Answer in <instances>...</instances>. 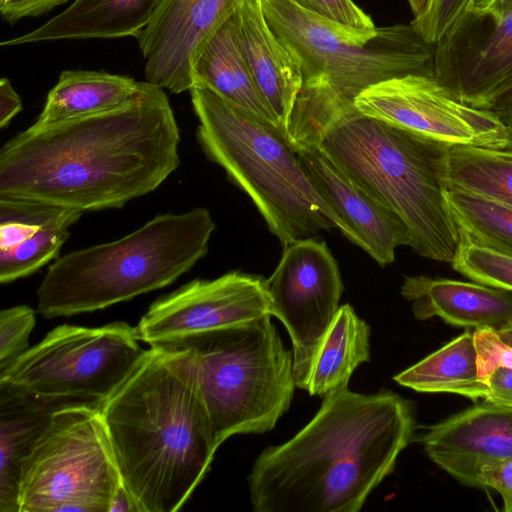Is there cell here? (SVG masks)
I'll return each instance as SVG.
<instances>
[{
	"label": "cell",
	"mask_w": 512,
	"mask_h": 512,
	"mask_svg": "<svg viewBox=\"0 0 512 512\" xmlns=\"http://www.w3.org/2000/svg\"><path fill=\"white\" fill-rule=\"evenodd\" d=\"M180 130L164 89L146 81L111 109L34 122L0 150V197L84 212L122 208L180 164Z\"/></svg>",
	"instance_id": "obj_1"
},
{
	"label": "cell",
	"mask_w": 512,
	"mask_h": 512,
	"mask_svg": "<svg viewBox=\"0 0 512 512\" xmlns=\"http://www.w3.org/2000/svg\"><path fill=\"white\" fill-rule=\"evenodd\" d=\"M412 403L348 387L323 397L287 442L264 449L248 476L255 512H358L388 476L415 431Z\"/></svg>",
	"instance_id": "obj_2"
},
{
	"label": "cell",
	"mask_w": 512,
	"mask_h": 512,
	"mask_svg": "<svg viewBox=\"0 0 512 512\" xmlns=\"http://www.w3.org/2000/svg\"><path fill=\"white\" fill-rule=\"evenodd\" d=\"M101 414L138 512L179 510L220 446L192 348L150 347Z\"/></svg>",
	"instance_id": "obj_3"
},
{
	"label": "cell",
	"mask_w": 512,
	"mask_h": 512,
	"mask_svg": "<svg viewBox=\"0 0 512 512\" xmlns=\"http://www.w3.org/2000/svg\"><path fill=\"white\" fill-rule=\"evenodd\" d=\"M450 145L356 109L331 125L317 146L396 217L417 254L451 262L460 231L447 199Z\"/></svg>",
	"instance_id": "obj_4"
},
{
	"label": "cell",
	"mask_w": 512,
	"mask_h": 512,
	"mask_svg": "<svg viewBox=\"0 0 512 512\" xmlns=\"http://www.w3.org/2000/svg\"><path fill=\"white\" fill-rule=\"evenodd\" d=\"M214 230L204 207L167 212L117 240L58 257L37 289V311L72 316L166 287L206 256Z\"/></svg>",
	"instance_id": "obj_5"
},
{
	"label": "cell",
	"mask_w": 512,
	"mask_h": 512,
	"mask_svg": "<svg viewBox=\"0 0 512 512\" xmlns=\"http://www.w3.org/2000/svg\"><path fill=\"white\" fill-rule=\"evenodd\" d=\"M190 95L202 151L250 197L283 247L321 230L343 231L341 220L315 190L296 150L276 125L204 86L195 85Z\"/></svg>",
	"instance_id": "obj_6"
},
{
	"label": "cell",
	"mask_w": 512,
	"mask_h": 512,
	"mask_svg": "<svg viewBox=\"0 0 512 512\" xmlns=\"http://www.w3.org/2000/svg\"><path fill=\"white\" fill-rule=\"evenodd\" d=\"M265 17L300 64L326 126L354 111L356 96L408 74L435 77V45L411 24L359 28L293 0H261Z\"/></svg>",
	"instance_id": "obj_7"
},
{
	"label": "cell",
	"mask_w": 512,
	"mask_h": 512,
	"mask_svg": "<svg viewBox=\"0 0 512 512\" xmlns=\"http://www.w3.org/2000/svg\"><path fill=\"white\" fill-rule=\"evenodd\" d=\"M195 356L201 394L221 445L236 434L272 430L296 387L293 354L271 315L202 335Z\"/></svg>",
	"instance_id": "obj_8"
},
{
	"label": "cell",
	"mask_w": 512,
	"mask_h": 512,
	"mask_svg": "<svg viewBox=\"0 0 512 512\" xmlns=\"http://www.w3.org/2000/svg\"><path fill=\"white\" fill-rule=\"evenodd\" d=\"M123 486L101 406L56 409L25 458L18 512H110Z\"/></svg>",
	"instance_id": "obj_9"
},
{
	"label": "cell",
	"mask_w": 512,
	"mask_h": 512,
	"mask_svg": "<svg viewBox=\"0 0 512 512\" xmlns=\"http://www.w3.org/2000/svg\"><path fill=\"white\" fill-rule=\"evenodd\" d=\"M139 342L125 322L60 325L1 371L0 381L44 398L102 406L145 355Z\"/></svg>",
	"instance_id": "obj_10"
},
{
	"label": "cell",
	"mask_w": 512,
	"mask_h": 512,
	"mask_svg": "<svg viewBox=\"0 0 512 512\" xmlns=\"http://www.w3.org/2000/svg\"><path fill=\"white\" fill-rule=\"evenodd\" d=\"M266 288L270 313L292 342L296 387L305 390L316 352L340 307L338 264L325 242L303 238L284 247Z\"/></svg>",
	"instance_id": "obj_11"
},
{
	"label": "cell",
	"mask_w": 512,
	"mask_h": 512,
	"mask_svg": "<svg viewBox=\"0 0 512 512\" xmlns=\"http://www.w3.org/2000/svg\"><path fill=\"white\" fill-rule=\"evenodd\" d=\"M355 108L369 117L451 145L502 148L507 128L490 111L459 101L434 76L408 74L361 91Z\"/></svg>",
	"instance_id": "obj_12"
},
{
	"label": "cell",
	"mask_w": 512,
	"mask_h": 512,
	"mask_svg": "<svg viewBox=\"0 0 512 512\" xmlns=\"http://www.w3.org/2000/svg\"><path fill=\"white\" fill-rule=\"evenodd\" d=\"M265 315H271L266 279L231 271L212 280L194 279L158 298L135 329L150 347H184L207 333Z\"/></svg>",
	"instance_id": "obj_13"
},
{
	"label": "cell",
	"mask_w": 512,
	"mask_h": 512,
	"mask_svg": "<svg viewBox=\"0 0 512 512\" xmlns=\"http://www.w3.org/2000/svg\"><path fill=\"white\" fill-rule=\"evenodd\" d=\"M435 78L462 103L485 110L512 85V11L469 14L435 45Z\"/></svg>",
	"instance_id": "obj_14"
},
{
	"label": "cell",
	"mask_w": 512,
	"mask_h": 512,
	"mask_svg": "<svg viewBox=\"0 0 512 512\" xmlns=\"http://www.w3.org/2000/svg\"><path fill=\"white\" fill-rule=\"evenodd\" d=\"M235 9V0H163L134 38L145 60L146 82L172 93L194 87L198 54Z\"/></svg>",
	"instance_id": "obj_15"
},
{
	"label": "cell",
	"mask_w": 512,
	"mask_h": 512,
	"mask_svg": "<svg viewBox=\"0 0 512 512\" xmlns=\"http://www.w3.org/2000/svg\"><path fill=\"white\" fill-rule=\"evenodd\" d=\"M296 152L313 187L341 220L342 233L351 242L381 266L394 261L399 246H409L407 231L396 217L355 185L319 146Z\"/></svg>",
	"instance_id": "obj_16"
},
{
	"label": "cell",
	"mask_w": 512,
	"mask_h": 512,
	"mask_svg": "<svg viewBox=\"0 0 512 512\" xmlns=\"http://www.w3.org/2000/svg\"><path fill=\"white\" fill-rule=\"evenodd\" d=\"M417 440L438 467L477 488V471L484 462L512 456V407L483 400L427 427Z\"/></svg>",
	"instance_id": "obj_17"
},
{
	"label": "cell",
	"mask_w": 512,
	"mask_h": 512,
	"mask_svg": "<svg viewBox=\"0 0 512 512\" xmlns=\"http://www.w3.org/2000/svg\"><path fill=\"white\" fill-rule=\"evenodd\" d=\"M233 18L254 81L274 123L287 138L303 85L300 64L269 25L261 0H235Z\"/></svg>",
	"instance_id": "obj_18"
},
{
	"label": "cell",
	"mask_w": 512,
	"mask_h": 512,
	"mask_svg": "<svg viewBox=\"0 0 512 512\" xmlns=\"http://www.w3.org/2000/svg\"><path fill=\"white\" fill-rule=\"evenodd\" d=\"M401 295L417 320L439 317L465 328L499 330L512 323V292L476 282L405 277Z\"/></svg>",
	"instance_id": "obj_19"
},
{
	"label": "cell",
	"mask_w": 512,
	"mask_h": 512,
	"mask_svg": "<svg viewBox=\"0 0 512 512\" xmlns=\"http://www.w3.org/2000/svg\"><path fill=\"white\" fill-rule=\"evenodd\" d=\"M163 0H74L40 27L1 42L2 47L56 40L111 39L144 29Z\"/></svg>",
	"instance_id": "obj_20"
},
{
	"label": "cell",
	"mask_w": 512,
	"mask_h": 512,
	"mask_svg": "<svg viewBox=\"0 0 512 512\" xmlns=\"http://www.w3.org/2000/svg\"><path fill=\"white\" fill-rule=\"evenodd\" d=\"M76 403L44 398L0 381V512H18L22 464L52 413Z\"/></svg>",
	"instance_id": "obj_21"
},
{
	"label": "cell",
	"mask_w": 512,
	"mask_h": 512,
	"mask_svg": "<svg viewBox=\"0 0 512 512\" xmlns=\"http://www.w3.org/2000/svg\"><path fill=\"white\" fill-rule=\"evenodd\" d=\"M192 75L201 85L241 110L273 123L238 42L233 14L206 42L195 59Z\"/></svg>",
	"instance_id": "obj_22"
},
{
	"label": "cell",
	"mask_w": 512,
	"mask_h": 512,
	"mask_svg": "<svg viewBox=\"0 0 512 512\" xmlns=\"http://www.w3.org/2000/svg\"><path fill=\"white\" fill-rule=\"evenodd\" d=\"M370 326L349 304L339 307L314 357L305 391L311 396L348 387L356 368L370 360Z\"/></svg>",
	"instance_id": "obj_23"
},
{
	"label": "cell",
	"mask_w": 512,
	"mask_h": 512,
	"mask_svg": "<svg viewBox=\"0 0 512 512\" xmlns=\"http://www.w3.org/2000/svg\"><path fill=\"white\" fill-rule=\"evenodd\" d=\"M421 393H449L485 400L489 388L478 376L477 352L470 330L393 377Z\"/></svg>",
	"instance_id": "obj_24"
},
{
	"label": "cell",
	"mask_w": 512,
	"mask_h": 512,
	"mask_svg": "<svg viewBox=\"0 0 512 512\" xmlns=\"http://www.w3.org/2000/svg\"><path fill=\"white\" fill-rule=\"evenodd\" d=\"M140 82L105 71L64 70L49 91L35 122L51 123L116 107L139 90Z\"/></svg>",
	"instance_id": "obj_25"
},
{
	"label": "cell",
	"mask_w": 512,
	"mask_h": 512,
	"mask_svg": "<svg viewBox=\"0 0 512 512\" xmlns=\"http://www.w3.org/2000/svg\"><path fill=\"white\" fill-rule=\"evenodd\" d=\"M450 188L473 192L512 207V150L450 145Z\"/></svg>",
	"instance_id": "obj_26"
},
{
	"label": "cell",
	"mask_w": 512,
	"mask_h": 512,
	"mask_svg": "<svg viewBox=\"0 0 512 512\" xmlns=\"http://www.w3.org/2000/svg\"><path fill=\"white\" fill-rule=\"evenodd\" d=\"M447 199L460 231L476 244L512 257L511 206L450 187Z\"/></svg>",
	"instance_id": "obj_27"
},
{
	"label": "cell",
	"mask_w": 512,
	"mask_h": 512,
	"mask_svg": "<svg viewBox=\"0 0 512 512\" xmlns=\"http://www.w3.org/2000/svg\"><path fill=\"white\" fill-rule=\"evenodd\" d=\"M82 214L77 210L56 207L34 236L15 248L0 251V282L8 284L27 277L57 259L69 237L70 227Z\"/></svg>",
	"instance_id": "obj_28"
},
{
	"label": "cell",
	"mask_w": 512,
	"mask_h": 512,
	"mask_svg": "<svg viewBox=\"0 0 512 512\" xmlns=\"http://www.w3.org/2000/svg\"><path fill=\"white\" fill-rule=\"evenodd\" d=\"M451 264L473 282L512 292V257L476 244L462 231Z\"/></svg>",
	"instance_id": "obj_29"
},
{
	"label": "cell",
	"mask_w": 512,
	"mask_h": 512,
	"mask_svg": "<svg viewBox=\"0 0 512 512\" xmlns=\"http://www.w3.org/2000/svg\"><path fill=\"white\" fill-rule=\"evenodd\" d=\"M476 0H432L428 11L410 23L431 44L449 38L472 13Z\"/></svg>",
	"instance_id": "obj_30"
},
{
	"label": "cell",
	"mask_w": 512,
	"mask_h": 512,
	"mask_svg": "<svg viewBox=\"0 0 512 512\" xmlns=\"http://www.w3.org/2000/svg\"><path fill=\"white\" fill-rule=\"evenodd\" d=\"M35 323V312L27 305L0 312V372L29 349L28 338Z\"/></svg>",
	"instance_id": "obj_31"
},
{
	"label": "cell",
	"mask_w": 512,
	"mask_h": 512,
	"mask_svg": "<svg viewBox=\"0 0 512 512\" xmlns=\"http://www.w3.org/2000/svg\"><path fill=\"white\" fill-rule=\"evenodd\" d=\"M473 335L481 381L486 383L491 373L499 367L512 369V348L500 339L497 330L479 328L474 330Z\"/></svg>",
	"instance_id": "obj_32"
},
{
	"label": "cell",
	"mask_w": 512,
	"mask_h": 512,
	"mask_svg": "<svg viewBox=\"0 0 512 512\" xmlns=\"http://www.w3.org/2000/svg\"><path fill=\"white\" fill-rule=\"evenodd\" d=\"M301 7L340 23L373 28L374 21L353 0H293Z\"/></svg>",
	"instance_id": "obj_33"
},
{
	"label": "cell",
	"mask_w": 512,
	"mask_h": 512,
	"mask_svg": "<svg viewBox=\"0 0 512 512\" xmlns=\"http://www.w3.org/2000/svg\"><path fill=\"white\" fill-rule=\"evenodd\" d=\"M477 488L496 490L505 512H512V456L484 462L477 471Z\"/></svg>",
	"instance_id": "obj_34"
},
{
	"label": "cell",
	"mask_w": 512,
	"mask_h": 512,
	"mask_svg": "<svg viewBox=\"0 0 512 512\" xmlns=\"http://www.w3.org/2000/svg\"><path fill=\"white\" fill-rule=\"evenodd\" d=\"M69 0H10L0 10L2 18L9 24L26 17L41 16L57 6L67 3Z\"/></svg>",
	"instance_id": "obj_35"
},
{
	"label": "cell",
	"mask_w": 512,
	"mask_h": 512,
	"mask_svg": "<svg viewBox=\"0 0 512 512\" xmlns=\"http://www.w3.org/2000/svg\"><path fill=\"white\" fill-rule=\"evenodd\" d=\"M489 388L485 401L512 407V369L499 367L487 380Z\"/></svg>",
	"instance_id": "obj_36"
},
{
	"label": "cell",
	"mask_w": 512,
	"mask_h": 512,
	"mask_svg": "<svg viewBox=\"0 0 512 512\" xmlns=\"http://www.w3.org/2000/svg\"><path fill=\"white\" fill-rule=\"evenodd\" d=\"M22 110V101L7 78L0 80V127L9 125Z\"/></svg>",
	"instance_id": "obj_37"
},
{
	"label": "cell",
	"mask_w": 512,
	"mask_h": 512,
	"mask_svg": "<svg viewBox=\"0 0 512 512\" xmlns=\"http://www.w3.org/2000/svg\"><path fill=\"white\" fill-rule=\"evenodd\" d=\"M485 110L495 115L507 130H512V85L494 98Z\"/></svg>",
	"instance_id": "obj_38"
},
{
	"label": "cell",
	"mask_w": 512,
	"mask_h": 512,
	"mask_svg": "<svg viewBox=\"0 0 512 512\" xmlns=\"http://www.w3.org/2000/svg\"><path fill=\"white\" fill-rule=\"evenodd\" d=\"M512 11V0H476L471 14L501 16Z\"/></svg>",
	"instance_id": "obj_39"
},
{
	"label": "cell",
	"mask_w": 512,
	"mask_h": 512,
	"mask_svg": "<svg viewBox=\"0 0 512 512\" xmlns=\"http://www.w3.org/2000/svg\"><path fill=\"white\" fill-rule=\"evenodd\" d=\"M432 0H407L414 18L418 19L422 17L429 9Z\"/></svg>",
	"instance_id": "obj_40"
},
{
	"label": "cell",
	"mask_w": 512,
	"mask_h": 512,
	"mask_svg": "<svg viewBox=\"0 0 512 512\" xmlns=\"http://www.w3.org/2000/svg\"><path fill=\"white\" fill-rule=\"evenodd\" d=\"M500 339L512 348V323L497 330Z\"/></svg>",
	"instance_id": "obj_41"
},
{
	"label": "cell",
	"mask_w": 512,
	"mask_h": 512,
	"mask_svg": "<svg viewBox=\"0 0 512 512\" xmlns=\"http://www.w3.org/2000/svg\"><path fill=\"white\" fill-rule=\"evenodd\" d=\"M501 149L512 150V130H507L506 141Z\"/></svg>",
	"instance_id": "obj_42"
},
{
	"label": "cell",
	"mask_w": 512,
	"mask_h": 512,
	"mask_svg": "<svg viewBox=\"0 0 512 512\" xmlns=\"http://www.w3.org/2000/svg\"><path fill=\"white\" fill-rule=\"evenodd\" d=\"M10 0H0V10L3 9Z\"/></svg>",
	"instance_id": "obj_43"
}]
</instances>
